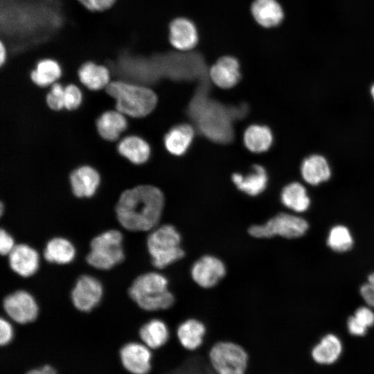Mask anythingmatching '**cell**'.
<instances>
[{"label": "cell", "mask_w": 374, "mask_h": 374, "mask_svg": "<svg viewBox=\"0 0 374 374\" xmlns=\"http://www.w3.org/2000/svg\"><path fill=\"white\" fill-rule=\"evenodd\" d=\"M164 202L163 194L158 188L138 186L121 195L116 206V217L127 230L152 231L159 224Z\"/></svg>", "instance_id": "6da1fadb"}, {"label": "cell", "mask_w": 374, "mask_h": 374, "mask_svg": "<svg viewBox=\"0 0 374 374\" xmlns=\"http://www.w3.org/2000/svg\"><path fill=\"white\" fill-rule=\"evenodd\" d=\"M128 292L131 299L147 311L166 310L175 302V297L168 290L167 278L157 272H148L138 276Z\"/></svg>", "instance_id": "7a4b0ae2"}, {"label": "cell", "mask_w": 374, "mask_h": 374, "mask_svg": "<svg viewBox=\"0 0 374 374\" xmlns=\"http://www.w3.org/2000/svg\"><path fill=\"white\" fill-rule=\"evenodd\" d=\"M116 101L117 110L132 117H143L155 107L157 98L150 89L123 80H113L105 87Z\"/></svg>", "instance_id": "3957f363"}, {"label": "cell", "mask_w": 374, "mask_h": 374, "mask_svg": "<svg viewBox=\"0 0 374 374\" xmlns=\"http://www.w3.org/2000/svg\"><path fill=\"white\" fill-rule=\"evenodd\" d=\"M147 247L152 265L163 269L182 258L181 235L171 224H163L152 230L147 239Z\"/></svg>", "instance_id": "277c9868"}, {"label": "cell", "mask_w": 374, "mask_h": 374, "mask_svg": "<svg viewBox=\"0 0 374 374\" xmlns=\"http://www.w3.org/2000/svg\"><path fill=\"white\" fill-rule=\"evenodd\" d=\"M124 257L123 235L119 231L112 229L92 239L86 260L94 268L107 270L121 263Z\"/></svg>", "instance_id": "5b68a950"}, {"label": "cell", "mask_w": 374, "mask_h": 374, "mask_svg": "<svg viewBox=\"0 0 374 374\" xmlns=\"http://www.w3.org/2000/svg\"><path fill=\"white\" fill-rule=\"evenodd\" d=\"M195 103V116L202 132L208 138L220 142H226L232 138V129L229 118L220 106L212 101L202 100L198 97Z\"/></svg>", "instance_id": "8992f818"}, {"label": "cell", "mask_w": 374, "mask_h": 374, "mask_svg": "<svg viewBox=\"0 0 374 374\" xmlns=\"http://www.w3.org/2000/svg\"><path fill=\"white\" fill-rule=\"evenodd\" d=\"M209 361L217 374H245L249 355L238 344L222 341L215 343L208 353Z\"/></svg>", "instance_id": "52a82bcc"}, {"label": "cell", "mask_w": 374, "mask_h": 374, "mask_svg": "<svg viewBox=\"0 0 374 374\" xmlns=\"http://www.w3.org/2000/svg\"><path fill=\"white\" fill-rule=\"evenodd\" d=\"M309 228L308 222L299 216L280 213L263 224L251 226L248 232L257 238H269L276 235L296 238L303 235Z\"/></svg>", "instance_id": "ba28073f"}, {"label": "cell", "mask_w": 374, "mask_h": 374, "mask_svg": "<svg viewBox=\"0 0 374 374\" xmlns=\"http://www.w3.org/2000/svg\"><path fill=\"white\" fill-rule=\"evenodd\" d=\"M3 307L8 316L20 324L33 322L38 315L35 299L24 290H18L6 296Z\"/></svg>", "instance_id": "9c48e42d"}, {"label": "cell", "mask_w": 374, "mask_h": 374, "mask_svg": "<svg viewBox=\"0 0 374 374\" xmlns=\"http://www.w3.org/2000/svg\"><path fill=\"white\" fill-rule=\"evenodd\" d=\"M103 294L101 283L89 275L80 276L71 292L73 305L80 311L88 312L100 301Z\"/></svg>", "instance_id": "30bf717a"}, {"label": "cell", "mask_w": 374, "mask_h": 374, "mask_svg": "<svg viewBox=\"0 0 374 374\" xmlns=\"http://www.w3.org/2000/svg\"><path fill=\"white\" fill-rule=\"evenodd\" d=\"M226 271L225 265L220 259L206 255L194 262L190 274L192 278L199 286L211 288L224 277Z\"/></svg>", "instance_id": "8fae6325"}, {"label": "cell", "mask_w": 374, "mask_h": 374, "mask_svg": "<svg viewBox=\"0 0 374 374\" xmlns=\"http://www.w3.org/2000/svg\"><path fill=\"white\" fill-rule=\"evenodd\" d=\"M123 367L132 374H148L152 368V352L143 343L125 344L119 353Z\"/></svg>", "instance_id": "7c38bea8"}, {"label": "cell", "mask_w": 374, "mask_h": 374, "mask_svg": "<svg viewBox=\"0 0 374 374\" xmlns=\"http://www.w3.org/2000/svg\"><path fill=\"white\" fill-rule=\"evenodd\" d=\"M8 256L12 270L22 277L33 275L39 268V254L29 245L25 244L15 245Z\"/></svg>", "instance_id": "4fadbf2b"}, {"label": "cell", "mask_w": 374, "mask_h": 374, "mask_svg": "<svg viewBox=\"0 0 374 374\" xmlns=\"http://www.w3.org/2000/svg\"><path fill=\"white\" fill-rule=\"evenodd\" d=\"M210 77L213 83L220 88L234 87L241 78L238 60L229 55L221 57L211 66Z\"/></svg>", "instance_id": "5bb4252c"}, {"label": "cell", "mask_w": 374, "mask_h": 374, "mask_svg": "<svg viewBox=\"0 0 374 374\" xmlns=\"http://www.w3.org/2000/svg\"><path fill=\"white\" fill-rule=\"evenodd\" d=\"M168 33L170 44L178 50H190L198 41L195 25L186 18L179 17L172 20L169 24Z\"/></svg>", "instance_id": "9a60e30c"}, {"label": "cell", "mask_w": 374, "mask_h": 374, "mask_svg": "<svg viewBox=\"0 0 374 374\" xmlns=\"http://www.w3.org/2000/svg\"><path fill=\"white\" fill-rule=\"evenodd\" d=\"M232 181L242 192L250 196H256L266 188L268 176L266 170L260 165L252 166L250 172L245 175L234 173Z\"/></svg>", "instance_id": "2e32d148"}, {"label": "cell", "mask_w": 374, "mask_h": 374, "mask_svg": "<svg viewBox=\"0 0 374 374\" xmlns=\"http://www.w3.org/2000/svg\"><path fill=\"white\" fill-rule=\"evenodd\" d=\"M70 183L73 194L78 197L94 195L100 184V175L90 166H82L72 172Z\"/></svg>", "instance_id": "e0dca14e"}, {"label": "cell", "mask_w": 374, "mask_h": 374, "mask_svg": "<svg viewBox=\"0 0 374 374\" xmlns=\"http://www.w3.org/2000/svg\"><path fill=\"white\" fill-rule=\"evenodd\" d=\"M111 75V71L107 66L92 61L83 63L78 71L80 82L92 90L106 87L110 82Z\"/></svg>", "instance_id": "ac0fdd59"}, {"label": "cell", "mask_w": 374, "mask_h": 374, "mask_svg": "<svg viewBox=\"0 0 374 374\" xmlns=\"http://www.w3.org/2000/svg\"><path fill=\"white\" fill-rule=\"evenodd\" d=\"M254 20L264 28H271L280 24L283 12L276 0H254L251 6Z\"/></svg>", "instance_id": "d6986e66"}, {"label": "cell", "mask_w": 374, "mask_h": 374, "mask_svg": "<svg viewBox=\"0 0 374 374\" xmlns=\"http://www.w3.org/2000/svg\"><path fill=\"white\" fill-rule=\"evenodd\" d=\"M301 173L304 181L312 186L328 180L331 176L327 160L319 154H312L305 158L301 166Z\"/></svg>", "instance_id": "ffe728a7"}, {"label": "cell", "mask_w": 374, "mask_h": 374, "mask_svg": "<svg viewBox=\"0 0 374 374\" xmlns=\"http://www.w3.org/2000/svg\"><path fill=\"white\" fill-rule=\"evenodd\" d=\"M194 138V131L188 124H179L172 127L164 137L166 150L172 154L180 156L189 148Z\"/></svg>", "instance_id": "44dd1931"}, {"label": "cell", "mask_w": 374, "mask_h": 374, "mask_svg": "<svg viewBox=\"0 0 374 374\" xmlns=\"http://www.w3.org/2000/svg\"><path fill=\"white\" fill-rule=\"evenodd\" d=\"M206 327L195 319L183 321L178 327L177 336L181 346L188 350H195L203 343Z\"/></svg>", "instance_id": "7402d4cb"}, {"label": "cell", "mask_w": 374, "mask_h": 374, "mask_svg": "<svg viewBox=\"0 0 374 374\" xmlns=\"http://www.w3.org/2000/svg\"><path fill=\"white\" fill-rule=\"evenodd\" d=\"M125 115L118 111H107L97 120L96 126L99 134L108 141L116 140L127 128Z\"/></svg>", "instance_id": "603a6c76"}, {"label": "cell", "mask_w": 374, "mask_h": 374, "mask_svg": "<svg viewBox=\"0 0 374 374\" xmlns=\"http://www.w3.org/2000/svg\"><path fill=\"white\" fill-rule=\"evenodd\" d=\"M139 337L148 348L158 349L167 343L170 333L165 322L161 319H154L141 326Z\"/></svg>", "instance_id": "cb8c5ba5"}, {"label": "cell", "mask_w": 374, "mask_h": 374, "mask_svg": "<svg viewBox=\"0 0 374 374\" xmlns=\"http://www.w3.org/2000/svg\"><path fill=\"white\" fill-rule=\"evenodd\" d=\"M30 78L39 87L53 84L62 75V69L59 62L51 58L38 61L30 73Z\"/></svg>", "instance_id": "d4e9b609"}, {"label": "cell", "mask_w": 374, "mask_h": 374, "mask_svg": "<svg viewBox=\"0 0 374 374\" xmlns=\"http://www.w3.org/2000/svg\"><path fill=\"white\" fill-rule=\"evenodd\" d=\"M44 256L50 262L65 265L74 259L75 249L69 240L61 237L53 238L47 242Z\"/></svg>", "instance_id": "484cf974"}, {"label": "cell", "mask_w": 374, "mask_h": 374, "mask_svg": "<svg viewBox=\"0 0 374 374\" xmlns=\"http://www.w3.org/2000/svg\"><path fill=\"white\" fill-rule=\"evenodd\" d=\"M119 153L135 164H141L148 161L150 155V148L143 139L130 136L124 138L118 145Z\"/></svg>", "instance_id": "4316f807"}, {"label": "cell", "mask_w": 374, "mask_h": 374, "mask_svg": "<svg viewBox=\"0 0 374 374\" xmlns=\"http://www.w3.org/2000/svg\"><path fill=\"white\" fill-rule=\"evenodd\" d=\"M244 143L247 148L255 153L268 150L273 142L271 130L262 125H252L247 127L244 134Z\"/></svg>", "instance_id": "83f0119b"}, {"label": "cell", "mask_w": 374, "mask_h": 374, "mask_svg": "<svg viewBox=\"0 0 374 374\" xmlns=\"http://www.w3.org/2000/svg\"><path fill=\"white\" fill-rule=\"evenodd\" d=\"M280 200L285 207L297 213L307 211L310 204L305 188L299 182L285 186L280 193Z\"/></svg>", "instance_id": "f1b7e54d"}, {"label": "cell", "mask_w": 374, "mask_h": 374, "mask_svg": "<svg viewBox=\"0 0 374 374\" xmlns=\"http://www.w3.org/2000/svg\"><path fill=\"white\" fill-rule=\"evenodd\" d=\"M342 350L340 339L333 334L324 336L312 351L314 360L321 364H330L339 358Z\"/></svg>", "instance_id": "f546056e"}, {"label": "cell", "mask_w": 374, "mask_h": 374, "mask_svg": "<svg viewBox=\"0 0 374 374\" xmlns=\"http://www.w3.org/2000/svg\"><path fill=\"white\" fill-rule=\"evenodd\" d=\"M353 238L350 230L344 225H336L329 231L327 244L336 252H345L353 245Z\"/></svg>", "instance_id": "4dcf8cb0"}, {"label": "cell", "mask_w": 374, "mask_h": 374, "mask_svg": "<svg viewBox=\"0 0 374 374\" xmlns=\"http://www.w3.org/2000/svg\"><path fill=\"white\" fill-rule=\"evenodd\" d=\"M64 87L59 83L52 84L50 92L46 96V103L53 110H60L64 105Z\"/></svg>", "instance_id": "1f68e13d"}, {"label": "cell", "mask_w": 374, "mask_h": 374, "mask_svg": "<svg viewBox=\"0 0 374 374\" xmlns=\"http://www.w3.org/2000/svg\"><path fill=\"white\" fill-rule=\"evenodd\" d=\"M81 101L82 93L76 85L69 84L64 87V105L66 109H75L80 105Z\"/></svg>", "instance_id": "d6a6232c"}, {"label": "cell", "mask_w": 374, "mask_h": 374, "mask_svg": "<svg viewBox=\"0 0 374 374\" xmlns=\"http://www.w3.org/2000/svg\"><path fill=\"white\" fill-rule=\"evenodd\" d=\"M83 6L92 12H102L109 9L116 0H78Z\"/></svg>", "instance_id": "836d02e7"}, {"label": "cell", "mask_w": 374, "mask_h": 374, "mask_svg": "<svg viewBox=\"0 0 374 374\" xmlns=\"http://www.w3.org/2000/svg\"><path fill=\"white\" fill-rule=\"evenodd\" d=\"M354 317L366 328L374 324V312L368 307H360L356 310Z\"/></svg>", "instance_id": "e575fe53"}, {"label": "cell", "mask_w": 374, "mask_h": 374, "mask_svg": "<svg viewBox=\"0 0 374 374\" xmlns=\"http://www.w3.org/2000/svg\"><path fill=\"white\" fill-rule=\"evenodd\" d=\"M13 328L12 325L5 319L0 320V344L6 346L8 344L13 337Z\"/></svg>", "instance_id": "d590c367"}, {"label": "cell", "mask_w": 374, "mask_h": 374, "mask_svg": "<svg viewBox=\"0 0 374 374\" xmlns=\"http://www.w3.org/2000/svg\"><path fill=\"white\" fill-rule=\"evenodd\" d=\"M15 247L13 238L4 229L0 231V252L8 256Z\"/></svg>", "instance_id": "8d00e7d4"}, {"label": "cell", "mask_w": 374, "mask_h": 374, "mask_svg": "<svg viewBox=\"0 0 374 374\" xmlns=\"http://www.w3.org/2000/svg\"><path fill=\"white\" fill-rule=\"evenodd\" d=\"M360 294L366 304L374 308V285L368 282L360 287Z\"/></svg>", "instance_id": "74e56055"}, {"label": "cell", "mask_w": 374, "mask_h": 374, "mask_svg": "<svg viewBox=\"0 0 374 374\" xmlns=\"http://www.w3.org/2000/svg\"><path fill=\"white\" fill-rule=\"evenodd\" d=\"M347 327L349 332L355 336H363L367 331V328L362 325L354 315L348 318Z\"/></svg>", "instance_id": "f35d334b"}, {"label": "cell", "mask_w": 374, "mask_h": 374, "mask_svg": "<svg viewBox=\"0 0 374 374\" xmlns=\"http://www.w3.org/2000/svg\"><path fill=\"white\" fill-rule=\"evenodd\" d=\"M26 374H57V371L52 366L46 364L42 367L31 369Z\"/></svg>", "instance_id": "ab89813d"}, {"label": "cell", "mask_w": 374, "mask_h": 374, "mask_svg": "<svg viewBox=\"0 0 374 374\" xmlns=\"http://www.w3.org/2000/svg\"><path fill=\"white\" fill-rule=\"evenodd\" d=\"M8 57V51L5 44L0 41V66H3Z\"/></svg>", "instance_id": "60d3db41"}, {"label": "cell", "mask_w": 374, "mask_h": 374, "mask_svg": "<svg viewBox=\"0 0 374 374\" xmlns=\"http://www.w3.org/2000/svg\"><path fill=\"white\" fill-rule=\"evenodd\" d=\"M368 282L374 285V272L371 273L368 277Z\"/></svg>", "instance_id": "b9f144b4"}, {"label": "cell", "mask_w": 374, "mask_h": 374, "mask_svg": "<svg viewBox=\"0 0 374 374\" xmlns=\"http://www.w3.org/2000/svg\"><path fill=\"white\" fill-rule=\"evenodd\" d=\"M371 93L374 100V84L372 85L371 88Z\"/></svg>", "instance_id": "7bdbcfd3"}]
</instances>
